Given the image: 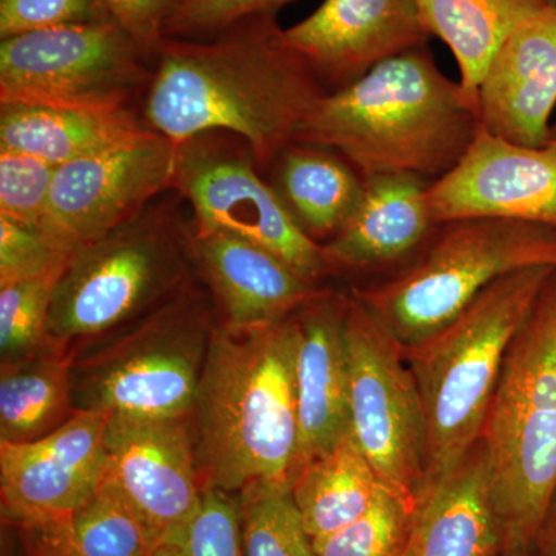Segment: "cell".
<instances>
[{
	"label": "cell",
	"instance_id": "6da1fadb",
	"mask_svg": "<svg viewBox=\"0 0 556 556\" xmlns=\"http://www.w3.org/2000/svg\"><path fill=\"white\" fill-rule=\"evenodd\" d=\"M325 93L288 46L277 14H266L212 38H163L142 119L175 146L214 131L233 135L266 167L295 142Z\"/></svg>",
	"mask_w": 556,
	"mask_h": 556
},
{
	"label": "cell",
	"instance_id": "7a4b0ae2",
	"mask_svg": "<svg viewBox=\"0 0 556 556\" xmlns=\"http://www.w3.org/2000/svg\"><path fill=\"white\" fill-rule=\"evenodd\" d=\"M479 127L477 105L424 46L327 91L295 142L334 150L364 179L405 174L433 182L466 155Z\"/></svg>",
	"mask_w": 556,
	"mask_h": 556
},
{
	"label": "cell",
	"instance_id": "3957f363",
	"mask_svg": "<svg viewBox=\"0 0 556 556\" xmlns=\"http://www.w3.org/2000/svg\"><path fill=\"white\" fill-rule=\"evenodd\" d=\"M295 313L269 328L212 329L193 412L203 486L240 493L255 482L291 485L299 430Z\"/></svg>",
	"mask_w": 556,
	"mask_h": 556
},
{
	"label": "cell",
	"instance_id": "277c9868",
	"mask_svg": "<svg viewBox=\"0 0 556 556\" xmlns=\"http://www.w3.org/2000/svg\"><path fill=\"white\" fill-rule=\"evenodd\" d=\"M556 266L500 278L433 336L402 348L426 419V479L442 477L481 441L508 346Z\"/></svg>",
	"mask_w": 556,
	"mask_h": 556
},
{
	"label": "cell",
	"instance_id": "5b68a950",
	"mask_svg": "<svg viewBox=\"0 0 556 556\" xmlns=\"http://www.w3.org/2000/svg\"><path fill=\"white\" fill-rule=\"evenodd\" d=\"M481 441L501 541L525 551L556 492V269L508 346Z\"/></svg>",
	"mask_w": 556,
	"mask_h": 556
},
{
	"label": "cell",
	"instance_id": "8992f818",
	"mask_svg": "<svg viewBox=\"0 0 556 556\" xmlns=\"http://www.w3.org/2000/svg\"><path fill=\"white\" fill-rule=\"evenodd\" d=\"M174 211L155 200L73 249L51 302L46 345L64 350L97 338L188 288L189 230Z\"/></svg>",
	"mask_w": 556,
	"mask_h": 556
},
{
	"label": "cell",
	"instance_id": "52a82bcc",
	"mask_svg": "<svg viewBox=\"0 0 556 556\" xmlns=\"http://www.w3.org/2000/svg\"><path fill=\"white\" fill-rule=\"evenodd\" d=\"M422 257L382 283L353 289L402 348L455 320L490 285L532 266H556V229L507 218L442 223Z\"/></svg>",
	"mask_w": 556,
	"mask_h": 556
},
{
	"label": "cell",
	"instance_id": "ba28073f",
	"mask_svg": "<svg viewBox=\"0 0 556 556\" xmlns=\"http://www.w3.org/2000/svg\"><path fill=\"white\" fill-rule=\"evenodd\" d=\"M212 329L204 300L186 288L73 364L75 412L186 419L195 412Z\"/></svg>",
	"mask_w": 556,
	"mask_h": 556
},
{
	"label": "cell",
	"instance_id": "9c48e42d",
	"mask_svg": "<svg viewBox=\"0 0 556 556\" xmlns=\"http://www.w3.org/2000/svg\"><path fill=\"white\" fill-rule=\"evenodd\" d=\"M155 53L113 20L0 40V104L130 109L148 91Z\"/></svg>",
	"mask_w": 556,
	"mask_h": 556
},
{
	"label": "cell",
	"instance_id": "30bf717a",
	"mask_svg": "<svg viewBox=\"0 0 556 556\" xmlns=\"http://www.w3.org/2000/svg\"><path fill=\"white\" fill-rule=\"evenodd\" d=\"M345 343L353 438L379 481L416 497L426 479V419L401 343L348 295Z\"/></svg>",
	"mask_w": 556,
	"mask_h": 556
},
{
	"label": "cell",
	"instance_id": "8fae6325",
	"mask_svg": "<svg viewBox=\"0 0 556 556\" xmlns=\"http://www.w3.org/2000/svg\"><path fill=\"white\" fill-rule=\"evenodd\" d=\"M226 135L214 131L177 146L174 189L193 208V228L252 241L317 285L331 273L324 247L303 232L258 174L249 146L237 148Z\"/></svg>",
	"mask_w": 556,
	"mask_h": 556
},
{
	"label": "cell",
	"instance_id": "7c38bea8",
	"mask_svg": "<svg viewBox=\"0 0 556 556\" xmlns=\"http://www.w3.org/2000/svg\"><path fill=\"white\" fill-rule=\"evenodd\" d=\"M177 146L152 129L58 167L46 228L72 247L97 239L174 189Z\"/></svg>",
	"mask_w": 556,
	"mask_h": 556
},
{
	"label": "cell",
	"instance_id": "4fadbf2b",
	"mask_svg": "<svg viewBox=\"0 0 556 556\" xmlns=\"http://www.w3.org/2000/svg\"><path fill=\"white\" fill-rule=\"evenodd\" d=\"M437 225L460 218H507L556 229V124L529 148L479 127L466 155L427 192Z\"/></svg>",
	"mask_w": 556,
	"mask_h": 556
},
{
	"label": "cell",
	"instance_id": "5bb4252c",
	"mask_svg": "<svg viewBox=\"0 0 556 556\" xmlns=\"http://www.w3.org/2000/svg\"><path fill=\"white\" fill-rule=\"evenodd\" d=\"M110 416L83 409L36 441L0 442L3 517L36 532L65 521L104 477Z\"/></svg>",
	"mask_w": 556,
	"mask_h": 556
},
{
	"label": "cell",
	"instance_id": "9a60e30c",
	"mask_svg": "<svg viewBox=\"0 0 556 556\" xmlns=\"http://www.w3.org/2000/svg\"><path fill=\"white\" fill-rule=\"evenodd\" d=\"M104 471L144 519L156 551L185 529L204 489L181 417L110 416Z\"/></svg>",
	"mask_w": 556,
	"mask_h": 556
},
{
	"label": "cell",
	"instance_id": "2e32d148",
	"mask_svg": "<svg viewBox=\"0 0 556 556\" xmlns=\"http://www.w3.org/2000/svg\"><path fill=\"white\" fill-rule=\"evenodd\" d=\"M288 46L336 89L417 47L428 35L416 0H324L285 28Z\"/></svg>",
	"mask_w": 556,
	"mask_h": 556
},
{
	"label": "cell",
	"instance_id": "e0dca14e",
	"mask_svg": "<svg viewBox=\"0 0 556 556\" xmlns=\"http://www.w3.org/2000/svg\"><path fill=\"white\" fill-rule=\"evenodd\" d=\"M556 108V3L544 2L504 40L479 89L481 126L538 148Z\"/></svg>",
	"mask_w": 556,
	"mask_h": 556
},
{
	"label": "cell",
	"instance_id": "ac0fdd59",
	"mask_svg": "<svg viewBox=\"0 0 556 556\" xmlns=\"http://www.w3.org/2000/svg\"><path fill=\"white\" fill-rule=\"evenodd\" d=\"M348 295L321 291L298 309V450L300 468L353 433L345 343Z\"/></svg>",
	"mask_w": 556,
	"mask_h": 556
},
{
	"label": "cell",
	"instance_id": "d6986e66",
	"mask_svg": "<svg viewBox=\"0 0 556 556\" xmlns=\"http://www.w3.org/2000/svg\"><path fill=\"white\" fill-rule=\"evenodd\" d=\"M189 248L229 328L273 327L324 291L268 249L232 233L192 226Z\"/></svg>",
	"mask_w": 556,
	"mask_h": 556
},
{
	"label": "cell",
	"instance_id": "ffe728a7",
	"mask_svg": "<svg viewBox=\"0 0 556 556\" xmlns=\"http://www.w3.org/2000/svg\"><path fill=\"white\" fill-rule=\"evenodd\" d=\"M501 541L482 441L416 495L408 556H492Z\"/></svg>",
	"mask_w": 556,
	"mask_h": 556
},
{
	"label": "cell",
	"instance_id": "44dd1931",
	"mask_svg": "<svg viewBox=\"0 0 556 556\" xmlns=\"http://www.w3.org/2000/svg\"><path fill=\"white\" fill-rule=\"evenodd\" d=\"M430 181L416 175L365 179L364 195L346 225L324 247L331 270L387 265L415 251L438 228L427 192Z\"/></svg>",
	"mask_w": 556,
	"mask_h": 556
},
{
	"label": "cell",
	"instance_id": "7402d4cb",
	"mask_svg": "<svg viewBox=\"0 0 556 556\" xmlns=\"http://www.w3.org/2000/svg\"><path fill=\"white\" fill-rule=\"evenodd\" d=\"M131 109L84 110L0 104V150L53 166L112 148L148 129Z\"/></svg>",
	"mask_w": 556,
	"mask_h": 556
},
{
	"label": "cell",
	"instance_id": "603a6c76",
	"mask_svg": "<svg viewBox=\"0 0 556 556\" xmlns=\"http://www.w3.org/2000/svg\"><path fill=\"white\" fill-rule=\"evenodd\" d=\"M273 166L277 195L317 243L338 236L364 195V177L331 149L292 142Z\"/></svg>",
	"mask_w": 556,
	"mask_h": 556
},
{
	"label": "cell",
	"instance_id": "cb8c5ba5",
	"mask_svg": "<svg viewBox=\"0 0 556 556\" xmlns=\"http://www.w3.org/2000/svg\"><path fill=\"white\" fill-rule=\"evenodd\" d=\"M428 35L455 54L459 84L479 110V89L511 31L544 0H416Z\"/></svg>",
	"mask_w": 556,
	"mask_h": 556
},
{
	"label": "cell",
	"instance_id": "d4e9b609",
	"mask_svg": "<svg viewBox=\"0 0 556 556\" xmlns=\"http://www.w3.org/2000/svg\"><path fill=\"white\" fill-rule=\"evenodd\" d=\"M72 368V358L49 345L2 364L0 442L36 441L67 422L75 413Z\"/></svg>",
	"mask_w": 556,
	"mask_h": 556
},
{
	"label": "cell",
	"instance_id": "484cf974",
	"mask_svg": "<svg viewBox=\"0 0 556 556\" xmlns=\"http://www.w3.org/2000/svg\"><path fill=\"white\" fill-rule=\"evenodd\" d=\"M380 484L375 468L350 434L300 468L292 478L291 492L314 540L356 521L371 506Z\"/></svg>",
	"mask_w": 556,
	"mask_h": 556
},
{
	"label": "cell",
	"instance_id": "4316f807",
	"mask_svg": "<svg viewBox=\"0 0 556 556\" xmlns=\"http://www.w3.org/2000/svg\"><path fill=\"white\" fill-rule=\"evenodd\" d=\"M51 556H152L155 540L144 519L105 475L65 521L40 530Z\"/></svg>",
	"mask_w": 556,
	"mask_h": 556
},
{
	"label": "cell",
	"instance_id": "83f0119b",
	"mask_svg": "<svg viewBox=\"0 0 556 556\" xmlns=\"http://www.w3.org/2000/svg\"><path fill=\"white\" fill-rule=\"evenodd\" d=\"M239 504L244 556H317L291 485L255 482Z\"/></svg>",
	"mask_w": 556,
	"mask_h": 556
},
{
	"label": "cell",
	"instance_id": "f1b7e54d",
	"mask_svg": "<svg viewBox=\"0 0 556 556\" xmlns=\"http://www.w3.org/2000/svg\"><path fill=\"white\" fill-rule=\"evenodd\" d=\"M416 497L380 484L371 506L356 521L314 538L317 556H396L407 547Z\"/></svg>",
	"mask_w": 556,
	"mask_h": 556
},
{
	"label": "cell",
	"instance_id": "f546056e",
	"mask_svg": "<svg viewBox=\"0 0 556 556\" xmlns=\"http://www.w3.org/2000/svg\"><path fill=\"white\" fill-rule=\"evenodd\" d=\"M65 266L0 287L2 364L21 361L46 346L51 302Z\"/></svg>",
	"mask_w": 556,
	"mask_h": 556
},
{
	"label": "cell",
	"instance_id": "4dcf8cb0",
	"mask_svg": "<svg viewBox=\"0 0 556 556\" xmlns=\"http://www.w3.org/2000/svg\"><path fill=\"white\" fill-rule=\"evenodd\" d=\"M161 548L174 556H244L240 504L232 493L204 486L188 525Z\"/></svg>",
	"mask_w": 556,
	"mask_h": 556
},
{
	"label": "cell",
	"instance_id": "1f68e13d",
	"mask_svg": "<svg viewBox=\"0 0 556 556\" xmlns=\"http://www.w3.org/2000/svg\"><path fill=\"white\" fill-rule=\"evenodd\" d=\"M56 166L0 150V217L46 228Z\"/></svg>",
	"mask_w": 556,
	"mask_h": 556
},
{
	"label": "cell",
	"instance_id": "d6a6232c",
	"mask_svg": "<svg viewBox=\"0 0 556 556\" xmlns=\"http://www.w3.org/2000/svg\"><path fill=\"white\" fill-rule=\"evenodd\" d=\"M73 249L42 226L0 217V287L62 268Z\"/></svg>",
	"mask_w": 556,
	"mask_h": 556
},
{
	"label": "cell",
	"instance_id": "836d02e7",
	"mask_svg": "<svg viewBox=\"0 0 556 556\" xmlns=\"http://www.w3.org/2000/svg\"><path fill=\"white\" fill-rule=\"evenodd\" d=\"M294 0H185L167 21L164 38L206 39L251 17L277 14Z\"/></svg>",
	"mask_w": 556,
	"mask_h": 556
},
{
	"label": "cell",
	"instance_id": "e575fe53",
	"mask_svg": "<svg viewBox=\"0 0 556 556\" xmlns=\"http://www.w3.org/2000/svg\"><path fill=\"white\" fill-rule=\"evenodd\" d=\"M105 20L101 0H0V39Z\"/></svg>",
	"mask_w": 556,
	"mask_h": 556
},
{
	"label": "cell",
	"instance_id": "d590c367",
	"mask_svg": "<svg viewBox=\"0 0 556 556\" xmlns=\"http://www.w3.org/2000/svg\"><path fill=\"white\" fill-rule=\"evenodd\" d=\"M110 17L155 53L167 21L185 0H101Z\"/></svg>",
	"mask_w": 556,
	"mask_h": 556
},
{
	"label": "cell",
	"instance_id": "8d00e7d4",
	"mask_svg": "<svg viewBox=\"0 0 556 556\" xmlns=\"http://www.w3.org/2000/svg\"><path fill=\"white\" fill-rule=\"evenodd\" d=\"M538 535H543V556H556V492Z\"/></svg>",
	"mask_w": 556,
	"mask_h": 556
},
{
	"label": "cell",
	"instance_id": "74e56055",
	"mask_svg": "<svg viewBox=\"0 0 556 556\" xmlns=\"http://www.w3.org/2000/svg\"><path fill=\"white\" fill-rule=\"evenodd\" d=\"M152 556H174L170 554L169 551H167V548H159V551L155 552V554H153Z\"/></svg>",
	"mask_w": 556,
	"mask_h": 556
},
{
	"label": "cell",
	"instance_id": "f35d334b",
	"mask_svg": "<svg viewBox=\"0 0 556 556\" xmlns=\"http://www.w3.org/2000/svg\"><path fill=\"white\" fill-rule=\"evenodd\" d=\"M396 556H408L407 547H405L404 551H402L401 554H397Z\"/></svg>",
	"mask_w": 556,
	"mask_h": 556
},
{
	"label": "cell",
	"instance_id": "ab89813d",
	"mask_svg": "<svg viewBox=\"0 0 556 556\" xmlns=\"http://www.w3.org/2000/svg\"><path fill=\"white\" fill-rule=\"evenodd\" d=\"M544 2H547V3H556V0H544Z\"/></svg>",
	"mask_w": 556,
	"mask_h": 556
}]
</instances>
